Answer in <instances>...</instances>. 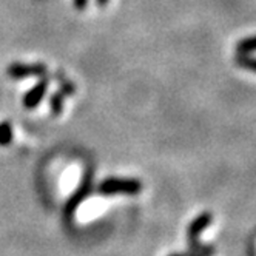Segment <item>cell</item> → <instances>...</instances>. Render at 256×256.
Returning a JSON list of instances; mask_svg holds the SVG:
<instances>
[{
	"mask_svg": "<svg viewBox=\"0 0 256 256\" xmlns=\"http://www.w3.org/2000/svg\"><path fill=\"white\" fill-rule=\"evenodd\" d=\"M188 244V250L190 252H194L200 256H214L216 253V248L213 244H204L200 242L199 240H194V241H187Z\"/></svg>",
	"mask_w": 256,
	"mask_h": 256,
	"instance_id": "6",
	"label": "cell"
},
{
	"mask_svg": "<svg viewBox=\"0 0 256 256\" xmlns=\"http://www.w3.org/2000/svg\"><path fill=\"white\" fill-rule=\"evenodd\" d=\"M236 65L241 66V68H246V70H250V71H254L256 70V64H254V59L250 58L248 54H238L236 59H234Z\"/></svg>",
	"mask_w": 256,
	"mask_h": 256,
	"instance_id": "10",
	"label": "cell"
},
{
	"mask_svg": "<svg viewBox=\"0 0 256 256\" xmlns=\"http://www.w3.org/2000/svg\"><path fill=\"white\" fill-rule=\"evenodd\" d=\"M56 79L60 80V93H62L64 96H71V94H74V91H76L74 84L65 80V79H64L62 76H59V74L56 76Z\"/></svg>",
	"mask_w": 256,
	"mask_h": 256,
	"instance_id": "11",
	"label": "cell"
},
{
	"mask_svg": "<svg viewBox=\"0 0 256 256\" xmlns=\"http://www.w3.org/2000/svg\"><path fill=\"white\" fill-rule=\"evenodd\" d=\"M12 142V124L10 120L0 122V147H6Z\"/></svg>",
	"mask_w": 256,
	"mask_h": 256,
	"instance_id": "7",
	"label": "cell"
},
{
	"mask_svg": "<svg viewBox=\"0 0 256 256\" xmlns=\"http://www.w3.org/2000/svg\"><path fill=\"white\" fill-rule=\"evenodd\" d=\"M168 256H187V253H172Z\"/></svg>",
	"mask_w": 256,
	"mask_h": 256,
	"instance_id": "15",
	"label": "cell"
},
{
	"mask_svg": "<svg viewBox=\"0 0 256 256\" xmlns=\"http://www.w3.org/2000/svg\"><path fill=\"white\" fill-rule=\"evenodd\" d=\"M96 2H98L99 6H105V5L108 4V0H96Z\"/></svg>",
	"mask_w": 256,
	"mask_h": 256,
	"instance_id": "13",
	"label": "cell"
},
{
	"mask_svg": "<svg viewBox=\"0 0 256 256\" xmlns=\"http://www.w3.org/2000/svg\"><path fill=\"white\" fill-rule=\"evenodd\" d=\"M186 253H187V256H200V254H198V253H194V252H190V250L186 252Z\"/></svg>",
	"mask_w": 256,
	"mask_h": 256,
	"instance_id": "14",
	"label": "cell"
},
{
	"mask_svg": "<svg viewBox=\"0 0 256 256\" xmlns=\"http://www.w3.org/2000/svg\"><path fill=\"white\" fill-rule=\"evenodd\" d=\"M236 50H238V54H250L254 51V38L250 36V38H246L238 42L236 45Z\"/></svg>",
	"mask_w": 256,
	"mask_h": 256,
	"instance_id": "9",
	"label": "cell"
},
{
	"mask_svg": "<svg viewBox=\"0 0 256 256\" xmlns=\"http://www.w3.org/2000/svg\"><path fill=\"white\" fill-rule=\"evenodd\" d=\"M50 86V80L46 78H42L38 84H36L24 98V106L28 110H34L36 106H39L40 102L44 100L46 91Z\"/></svg>",
	"mask_w": 256,
	"mask_h": 256,
	"instance_id": "3",
	"label": "cell"
},
{
	"mask_svg": "<svg viewBox=\"0 0 256 256\" xmlns=\"http://www.w3.org/2000/svg\"><path fill=\"white\" fill-rule=\"evenodd\" d=\"M140 192H142V182L134 178L112 176L100 180V184L98 186V193L102 196H114V194L134 196Z\"/></svg>",
	"mask_w": 256,
	"mask_h": 256,
	"instance_id": "1",
	"label": "cell"
},
{
	"mask_svg": "<svg viewBox=\"0 0 256 256\" xmlns=\"http://www.w3.org/2000/svg\"><path fill=\"white\" fill-rule=\"evenodd\" d=\"M86 5H88V0H74V6H76V10H79V11L85 10Z\"/></svg>",
	"mask_w": 256,
	"mask_h": 256,
	"instance_id": "12",
	"label": "cell"
},
{
	"mask_svg": "<svg viewBox=\"0 0 256 256\" xmlns=\"http://www.w3.org/2000/svg\"><path fill=\"white\" fill-rule=\"evenodd\" d=\"M48 68L44 64H20L14 62L6 68L8 78L14 80H20L26 78H44L46 76Z\"/></svg>",
	"mask_w": 256,
	"mask_h": 256,
	"instance_id": "2",
	"label": "cell"
},
{
	"mask_svg": "<svg viewBox=\"0 0 256 256\" xmlns=\"http://www.w3.org/2000/svg\"><path fill=\"white\" fill-rule=\"evenodd\" d=\"M64 94L60 91L54 93L50 99V106H51V113L52 116H60L62 114V110H64Z\"/></svg>",
	"mask_w": 256,
	"mask_h": 256,
	"instance_id": "8",
	"label": "cell"
},
{
	"mask_svg": "<svg viewBox=\"0 0 256 256\" xmlns=\"http://www.w3.org/2000/svg\"><path fill=\"white\" fill-rule=\"evenodd\" d=\"M90 190H91V179H90V174H86L85 179H82V186L78 188V192L72 194L70 199H68V202L65 206V216L66 219L72 218L74 216V212L76 208L80 206L82 200L86 199V196L90 194Z\"/></svg>",
	"mask_w": 256,
	"mask_h": 256,
	"instance_id": "4",
	"label": "cell"
},
{
	"mask_svg": "<svg viewBox=\"0 0 256 256\" xmlns=\"http://www.w3.org/2000/svg\"><path fill=\"white\" fill-rule=\"evenodd\" d=\"M213 222V214L210 212H202L199 213L193 221L188 224V228H187V241H194V240H199L200 233L204 230H207Z\"/></svg>",
	"mask_w": 256,
	"mask_h": 256,
	"instance_id": "5",
	"label": "cell"
}]
</instances>
